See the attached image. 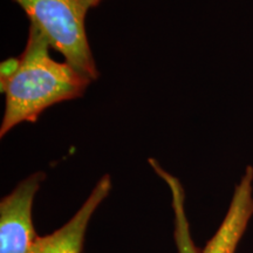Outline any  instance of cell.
<instances>
[{
	"mask_svg": "<svg viewBox=\"0 0 253 253\" xmlns=\"http://www.w3.org/2000/svg\"><path fill=\"white\" fill-rule=\"evenodd\" d=\"M49 42L30 25L26 46L18 58L1 62L0 86L5 110L0 137L24 122H37L54 104L84 96L91 80L67 62L49 54Z\"/></svg>",
	"mask_w": 253,
	"mask_h": 253,
	"instance_id": "obj_1",
	"label": "cell"
},
{
	"mask_svg": "<svg viewBox=\"0 0 253 253\" xmlns=\"http://www.w3.org/2000/svg\"><path fill=\"white\" fill-rule=\"evenodd\" d=\"M45 172L32 173L0 202V253H28L38 237L33 203Z\"/></svg>",
	"mask_w": 253,
	"mask_h": 253,
	"instance_id": "obj_3",
	"label": "cell"
},
{
	"mask_svg": "<svg viewBox=\"0 0 253 253\" xmlns=\"http://www.w3.org/2000/svg\"><path fill=\"white\" fill-rule=\"evenodd\" d=\"M112 178L104 175L91 190L77 213L59 230L47 236H38L28 253H82L87 227L96 209L108 197Z\"/></svg>",
	"mask_w": 253,
	"mask_h": 253,
	"instance_id": "obj_4",
	"label": "cell"
},
{
	"mask_svg": "<svg viewBox=\"0 0 253 253\" xmlns=\"http://www.w3.org/2000/svg\"><path fill=\"white\" fill-rule=\"evenodd\" d=\"M252 182L253 168L248 167L242 181L236 186L225 219L203 253H235L236 246L253 213Z\"/></svg>",
	"mask_w": 253,
	"mask_h": 253,
	"instance_id": "obj_5",
	"label": "cell"
},
{
	"mask_svg": "<svg viewBox=\"0 0 253 253\" xmlns=\"http://www.w3.org/2000/svg\"><path fill=\"white\" fill-rule=\"evenodd\" d=\"M176 218V242L178 246V253H197L194 244H192L188 220L185 217L184 204L176 203L173 205Z\"/></svg>",
	"mask_w": 253,
	"mask_h": 253,
	"instance_id": "obj_6",
	"label": "cell"
},
{
	"mask_svg": "<svg viewBox=\"0 0 253 253\" xmlns=\"http://www.w3.org/2000/svg\"><path fill=\"white\" fill-rule=\"evenodd\" d=\"M66 62L95 81L99 78L86 32V15L100 0H13Z\"/></svg>",
	"mask_w": 253,
	"mask_h": 253,
	"instance_id": "obj_2",
	"label": "cell"
},
{
	"mask_svg": "<svg viewBox=\"0 0 253 253\" xmlns=\"http://www.w3.org/2000/svg\"><path fill=\"white\" fill-rule=\"evenodd\" d=\"M100 2H101V0H100Z\"/></svg>",
	"mask_w": 253,
	"mask_h": 253,
	"instance_id": "obj_7",
	"label": "cell"
}]
</instances>
